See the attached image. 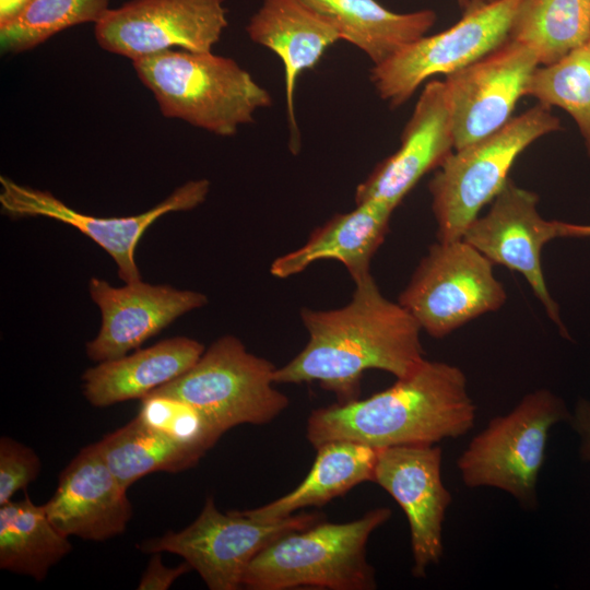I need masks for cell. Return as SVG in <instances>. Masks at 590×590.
Instances as JSON below:
<instances>
[{"label": "cell", "mask_w": 590, "mask_h": 590, "mask_svg": "<svg viewBox=\"0 0 590 590\" xmlns=\"http://www.w3.org/2000/svg\"><path fill=\"white\" fill-rule=\"evenodd\" d=\"M354 284L343 307L302 309L308 342L275 369V384L318 382L344 403L358 399L364 371L379 369L402 378L426 359L422 329L412 315L386 298L370 273Z\"/></svg>", "instance_id": "1"}, {"label": "cell", "mask_w": 590, "mask_h": 590, "mask_svg": "<svg viewBox=\"0 0 590 590\" xmlns=\"http://www.w3.org/2000/svg\"><path fill=\"white\" fill-rule=\"evenodd\" d=\"M475 412L464 373L455 365L425 359L388 389L311 411L306 437L314 448L332 440L379 449L435 445L465 435L474 426Z\"/></svg>", "instance_id": "2"}, {"label": "cell", "mask_w": 590, "mask_h": 590, "mask_svg": "<svg viewBox=\"0 0 590 590\" xmlns=\"http://www.w3.org/2000/svg\"><path fill=\"white\" fill-rule=\"evenodd\" d=\"M141 82L161 113L220 137H232L253 121L272 97L234 59L208 52L168 49L133 60Z\"/></svg>", "instance_id": "3"}, {"label": "cell", "mask_w": 590, "mask_h": 590, "mask_svg": "<svg viewBox=\"0 0 590 590\" xmlns=\"http://www.w3.org/2000/svg\"><path fill=\"white\" fill-rule=\"evenodd\" d=\"M378 507L341 523L322 522L290 532L263 548L248 565L243 587L249 590L318 588L375 589L374 567L367 562L370 534L391 517Z\"/></svg>", "instance_id": "4"}, {"label": "cell", "mask_w": 590, "mask_h": 590, "mask_svg": "<svg viewBox=\"0 0 590 590\" xmlns=\"http://www.w3.org/2000/svg\"><path fill=\"white\" fill-rule=\"evenodd\" d=\"M560 128L551 108L538 103L492 134L450 153L428 184L437 239L462 238L480 211L503 189L517 157L534 141Z\"/></svg>", "instance_id": "5"}, {"label": "cell", "mask_w": 590, "mask_h": 590, "mask_svg": "<svg viewBox=\"0 0 590 590\" xmlns=\"http://www.w3.org/2000/svg\"><path fill=\"white\" fill-rule=\"evenodd\" d=\"M570 418L565 402L550 390L528 393L509 413L494 417L462 451L457 467L463 483L503 489L523 508H534L548 433Z\"/></svg>", "instance_id": "6"}, {"label": "cell", "mask_w": 590, "mask_h": 590, "mask_svg": "<svg viewBox=\"0 0 590 590\" xmlns=\"http://www.w3.org/2000/svg\"><path fill=\"white\" fill-rule=\"evenodd\" d=\"M275 369L238 338L224 335L184 375L151 393L185 400L224 434L241 424L270 423L288 406V398L273 386Z\"/></svg>", "instance_id": "7"}, {"label": "cell", "mask_w": 590, "mask_h": 590, "mask_svg": "<svg viewBox=\"0 0 590 590\" xmlns=\"http://www.w3.org/2000/svg\"><path fill=\"white\" fill-rule=\"evenodd\" d=\"M317 512L294 514L259 521L244 511L221 512L212 496L206 497L197 519L180 531L141 541L143 553L181 556L211 590H237L250 562L279 538L322 520Z\"/></svg>", "instance_id": "8"}, {"label": "cell", "mask_w": 590, "mask_h": 590, "mask_svg": "<svg viewBox=\"0 0 590 590\" xmlns=\"http://www.w3.org/2000/svg\"><path fill=\"white\" fill-rule=\"evenodd\" d=\"M507 295L493 263L462 238L433 244L399 295L430 337L440 339L499 309Z\"/></svg>", "instance_id": "9"}, {"label": "cell", "mask_w": 590, "mask_h": 590, "mask_svg": "<svg viewBox=\"0 0 590 590\" xmlns=\"http://www.w3.org/2000/svg\"><path fill=\"white\" fill-rule=\"evenodd\" d=\"M523 0H495L464 12L453 26L423 36L387 61L374 66L370 81L396 108L404 104L427 79L448 75L477 61L508 38Z\"/></svg>", "instance_id": "10"}, {"label": "cell", "mask_w": 590, "mask_h": 590, "mask_svg": "<svg viewBox=\"0 0 590 590\" xmlns=\"http://www.w3.org/2000/svg\"><path fill=\"white\" fill-rule=\"evenodd\" d=\"M224 0H132L95 23L98 45L132 61L180 48L212 51L227 26Z\"/></svg>", "instance_id": "11"}, {"label": "cell", "mask_w": 590, "mask_h": 590, "mask_svg": "<svg viewBox=\"0 0 590 590\" xmlns=\"http://www.w3.org/2000/svg\"><path fill=\"white\" fill-rule=\"evenodd\" d=\"M2 213L13 219L45 216L69 224L99 247L115 261L119 278L125 283L141 280L135 262V250L145 231L169 212L187 211L201 204L209 192L206 179L190 180L178 187L165 200L150 210L123 217H96L81 213L49 191L20 185L0 177Z\"/></svg>", "instance_id": "12"}, {"label": "cell", "mask_w": 590, "mask_h": 590, "mask_svg": "<svg viewBox=\"0 0 590 590\" xmlns=\"http://www.w3.org/2000/svg\"><path fill=\"white\" fill-rule=\"evenodd\" d=\"M538 202L536 193L508 179L489 211L468 226L462 239L493 264L505 266L523 275L547 316L567 337L559 307L547 288L542 269V249L552 239L560 237L559 221L543 219Z\"/></svg>", "instance_id": "13"}, {"label": "cell", "mask_w": 590, "mask_h": 590, "mask_svg": "<svg viewBox=\"0 0 590 590\" xmlns=\"http://www.w3.org/2000/svg\"><path fill=\"white\" fill-rule=\"evenodd\" d=\"M539 66L529 48L508 38L477 61L446 75L455 150L506 125Z\"/></svg>", "instance_id": "14"}, {"label": "cell", "mask_w": 590, "mask_h": 590, "mask_svg": "<svg viewBox=\"0 0 590 590\" xmlns=\"http://www.w3.org/2000/svg\"><path fill=\"white\" fill-rule=\"evenodd\" d=\"M441 449L435 445L380 448L373 482L403 509L411 536L412 574L426 576L442 555V522L452 497L441 480Z\"/></svg>", "instance_id": "15"}, {"label": "cell", "mask_w": 590, "mask_h": 590, "mask_svg": "<svg viewBox=\"0 0 590 590\" xmlns=\"http://www.w3.org/2000/svg\"><path fill=\"white\" fill-rule=\"evenodd\" d=\"M88 291L101 310L102 324L97 335L87 342L86 354L98 363L138 350L178 317L208 304L202 293L141 280L115 287L92 278Z\"/></svg>", "instance_id": "16"}, {"label": "cell", "mask_w": 590, "mask_h": 590, "mask_svg": "<svg viewBox=\"0 0 590 590\" xmlns=\"http://www.w3.org/2000/svg\"><path fill=\"white\" fill-rule=\"evenodd\" d=\"M455 151L444 81L428 82L415 104L399 149L381 161L355 191V203L380 200L396 209L420 179Z\"/></svg>", "instance_id": "17"}, {"label": "cell", "mask_w": 590, "mask_h": 590, "mask_svg": "<svg viewBox=\"0 0 590 590\" xmlns=\"http://www.w3.org/2000/svg\"><path fill=\"white\" fill-rule=\"evenodd\" d=\"M44 508L64 535L95 542L122 534L132 517L127 488L107 465L97 442L82 448L62 470Z\"/></svg>", "instance_id": "18"}, {"label": "cell", "mask_w": 590, "mask_h": 590, "mask_svg": "<svg viewBox=\"0 0 590 590\" xmlns=\"http://www.w3.org/2000/svg\"><path fill=\"white\" fill-rule=\"evenodd\" d=\"M246 31L253 43L273 51L283 63L290 145L296 153L300 146L295 115L297 80L341 35L327 15L304 0H263Z\"/></svg>", "instance_id": "19"}, {"label": "cell", "mask_w": 590, "mask_h": 590, "mask_svg": "<svg viewBox=\"0 0 590 590\" xmlns=\"http://www.w3.org/2000/svg\"><path fill=\"white\" fill-rule=\"evenodd\" d=\"M393 210L384 201L368 200L334 215L317 227L300 248L276 258L271 274L286 279L319 260L341 262L353 281L370 273V261L385 240Z\"/></svg>", "instance_id": "20"}, {"label": "cell", "mask_w": 590, "mask_h": 590, "mask_svg": "<svg viewBox=\"0 0 590 590\" xmlns=\"http://www.w3.org/2000/svg\"><path fill=\"white\" fill-rule=\"evenodd\" d=\"M203 352L199 341L175 337L130 355L101 362L83 373V396L96 408L143 399L184 375Z\"/></svg>", "instance_id": "21"}, {"label": "cell", "mask_w": 590, "mask_h": 590, "mask_svg": "<svg viewBox=\"0 0 590 590\" xmlns=\"http://www.w3.org/2000/svg\"><path fill=\"white\" fill-rule=\"evenodd\" d=\"M307 476L293 491L267 505L243 510L259 521H274L307 507H322L356 485L373 482L379 448L351 440L319 445Z\"/></svg>", "instance_id": "22"}, {"label": "cell", "mask_w": 590, "mask_h": 590, "mask_svg": "<svg viewBox=\"0 0 590 590\" xmlns=\"http://www.w3.org/2000/svg\"><path fill=\"white\" fill-rule=\"evenodd\" d=\"M327 15L337 26L341 39L380 64L405 46L425 36L434 26L437 14L424 9L397 13L376 0H304Z\"/></svg>", "instance_id": "23"}, {"label": "cell", "mask_w": 590, "mask_h": 590, "mask_svg": "<svg viewBox=\"0 0 590 590\" xmlns=\"http://www.w3.org/2000/svg\"><path fill=\"white\" fill-rule=\"evenodd\" d=\"M72 550L69 536L48 518L44 505L25 495L0 505V568L37 581Z\"/></svg>", "instance_id": "24"}, {"label": "cell", "mask_w": 590, "mask_h": 590, "mask_svg": "<svg viewBox=\"0 0 590 590\" xmlns=\"http://www.w3.org/2000/svg\"><path fill=\"white\" fill-rule=\"evenodd\" d=\"M509 39L529 48L540 66L590 42V0H523Z\"/></svg>", "instance_id": "25"}, {"label": "cell", "mask_w": 590, "mask_h": 590, "mask_svg": "<svg viewBox=\"0 0 590 590\" xmlns=\"http://www.w3.org/2000/svg\"><path fill=\"white\" fill-rule=\"evenodd\" d=\"M97 445L107 465L127 489L152 473L188 470L204 456L150 428L137 416L104 436Z\"/></svg>", "instance_id": "26"}, {"label": "cell", "mask_w": 590, "mask_h": 590, "mask_svg": "<svg viewBox=\"0 0 590 590\" xmlns=\"http://www.w3.org/2000/svg\"><path fill=\"white\" fill-rule=\"evenodd\" d=\"M524 96L569 114L590 155V42L555 63L539 66L527 85Z\"/></svg>", "instance_id": "27"}, {"label": "cell", "mask_w": 590, "mask_h": 590, "mask_svg": "<svg viewBox=\"0 0 590 590\" xmlns=\"http://www.w3.org/2000/svg\"><path fill=\"white\" fill-rule=\"evenodd\" d=\"M109 0H33L16 19L0 26L2 52L33 49L52 35L82 23H97Z\"/></svg>", "instance_id": "28"}, {"label": "cell", "mask_w": 590, "mask_h": 590, "mask_svg": "<svg viewBox=\"0 0 590 590\" xmlns=\"http://www.w3.org/2000/svg\"><path fill=\"white\" fill-rule=\"evenodd\" d=\"M138 420L173 441L205 455L223 433L196 406L176 397L141 399Z\"/></svg>", "instance_id": "29"}, {"label": "cell", "mask_w": 590, "mask_h": 590, "mask_svg": "<svg viewBox=\"0 0 590 590\" xmlns=\"http://www.w3.org/2000/svg\"><path fill=\"white\" fill-rule=\"evenodd\" d=\"M37 453L20 441L2 436L0 439V505L12 500L15 493L26 489L40 473Z\"/></svg>", "instance_id": "30"}, {"label": "cell", "mask_w": 590, "mask_h": 590, "mask_svg": "<svg viewBox=\"0 0 590 590\" xmlns=\"http://www.w3.org/2000/svg\"><path fill=\"white\" fill-rule=\"evenodd\" d=\"M160 554L161 553H153L137 589L166 590L170 588L179 577L192 569L187 562L175 567H168L163 564Z\"/></svg>", "instance_id": "31"}, {"label": "cell", "mask_w": 590, "mask_h": 590, "mask_svg": "<svg viewBox=\"0 0 590 590\" xmlns=\"http://www.w3.org/2000/svg\"><path fill=\"white\" fill-rule=\"evenodd\" d=\"M569 423L580 438L579 457L590 462V401L577 402Z\"/></svg>", "instance_id": "32"}, {"label": "cell", "mask_w": 590, "mask_h": 590, "mask_svg": "<svg viewBox=\"0 0 590 590\" xmlns=\"http://www.w3.org/2000/svg\"><path fill=\"white\" fill-rule=\"evenodd\" d=\"M33 0H0V26L16 19Z\"/></svg>", "instance_id": "33"}, {"label": "cell", "mask_w": 590, "mask_h": 590, "mask_svg": "<svg viewBox=\"0 0 590 590\" xmlns=\"http://www.w3.org/2000/svg\"><path fill=\"white\" fill-rule=\"evenodd\" d=\"M560 237H590V225L559 222Z\"/></svg>", "instance_id": "34"}, {"label": "cell", "mask_w": 590, "mask_h": 590, "mask_svg": "<svg viewBox=\"0 0 590 590\" xmlns=\"http://www.w3.org/2000/svg\"><path fill=\"white\" fill-rule=\"evenodd\" d=\"M459 5L465 11L479 5V4H482V2L480 0H457Z\"/></svg>", "instance_id": "35"}, {"label": "cell", "mask_w": 590, "mask_h": 590, "mask_svg": "<svg viewBox=\"0 0 590 590\" xmlns=\"http://www.w3.org/2000/svg\"><path fill=\"white\" fill-rule=\"evenodd\" d=\"M482 3H487V2H492V1H495V0H480Z\"/></svg>", "instance_id": "36"}]
</instances>
